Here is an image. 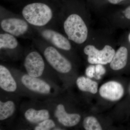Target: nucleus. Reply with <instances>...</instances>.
<instances>
[{"label":"nucleus","instance_id":"nucleus-1","mask_svg":"<svg viewBox=\"0 0 130 130\" xmlns=\"http://www.w3.org/2000/svg\"><path fill=\"white\" fill-rule=\"evenodd\" d=\"M26 21L32 25L42 26L48 23L52 19V10L48 5L41 3H34L26 6L22 10Z\"/></svg>","mask_w":130,"mask_h":130},{"label":"nucleus","instance_id":"nucleus-9","mask_svg":"<svg viewBox=\"0 0 130 130\" xmlns=\"http://www.w3.org/2000/svg\"><path fill=\"white\" fill-rule=\"evenodd\" d=\"M43 37L58 48L70 50L71 45L69 40L63 35L51 29L44 30L41 32Z\"/></svg>","mask_w":130,"mask_h":130},{"label":"nucleus","instance_id":"nucleus-13","mask_svg":"<svg viewBox=\"0 0 130 130\" xmlns=\"http://www.w3.org/2000/svg\"><path fill=\"white\" fill-rule=\"evenodd\" d=\"M24 115L28 121L32 123L41 122L48 119L50 117L49 113L46 109L37 110L32 108L28 109Z\"/></svg>","mask_w":130,"mask_h":130},{"label":"nucleus","instance_id":"nucleus-15","mask_svg":"<svg viewBox=\"0 0 130 130\" xmlns=\"http://www.w3.org/2000/svg\"><path fill=\"white\" fill-rule=\"evenodd\" d=\"M18 42L14 36L9 33L0 35V48L13 49L16 48Z\"/></svg>","mask_w":130,"mask_h":130},{"label":"nucleus","instance_id":"nucleus-2","mask_svg":"<svg viewBox=\"0 0 130 130\" xmlns=\"http://www.w3.org/2000/svg\"><path fill=\"white\" fill-rule=\"evenodd\" d=\"M64 30L69 40L77 44L83 43L87 39L88 29L83 19L78 14H71L65 20Z\"/></svg>","mask_w":130,"mask_h":130},{"label":"nucleus","instance_id":"nucleus-12","mask_svg":"<svg viewBox=\"0 0 130 130\" xmlns=\"http://www.w3.org/2000/svg\"><path fill=\"white\" fill-rule=\"evenodd\" d=\"M0 87L7 92H14L17 89L16 81L9 70L2 65L0 66Z\"/></svg>","mask_w":130,"mask_h":130},{"label":"nucleus","instance_id":"nucleus-8","mask_svg":"<svg viewBox=\"0 0 130 130\" xmlns=\"http://www.w3.org/2000/svg\"><path fill=\"white\" fill-rule=\"evenodd\" d=\"M21 81L25 87L32 91L42 94H48L50 92L51 87L49 85L37 77L25 74L21 77Z\"/></svg>","mask_w":130,"mask_h":130},{"label":"nucleus","instance_id":"nucleus-23","mask_svg":"<svg viewBox=\"0 0 130 130\" xmlns=\"http://www.w3.org/2000/svg\"><path fill=\"white\" fill-rule=\"evenodd\" d=\"M128 42H129V43L130 44V32H129V34H128Z\"/></svg>","mask_w":130,"mask_h":130},{"label":"nucleus","instance_id":"nucleus-5","mask_svg":"<svg viewBox=\"0 0 130 130\" xmlns=\"http://www.w3.org/2000/svg\"><path fill=\"white\" fill-rule=\"evenodd\" d=\"M24 66L29 75L38 77L41 76L44 71V60L39 53L32 51L26 57Z\"/></svg>","mask_w":130,"mask_h":130},{"label":"nucleus","instance_id":"nucleus-4","mask_svg":"<svg viewBox=\"0 0 130 130\" xmlns=\"http://www.w3.org/2000/svg\"><path fill=\"white\" fill-rule=\"evenodd\" d=\"M44 55L49 64L58 72L67 73L71 70L70 61L54 47L49 46L45 49Z\"/></svg>","mask_w":130,"mask_h":130},{"label":"nucleus","instance_id":"nucleus-17","mask_svg":"<svg viewBox=\"0 0 130 130\" xmlns=\"http://www.w3.org/2000/svg\"><path fill=\"white\" fill-rule=\"evenodd\" d=\"M83 126L86 130H102L99 121L94 116H88L85 118L84 120Z\"/></svg>","mask_w":130,"mask_h":130},{"label":"nucleus","instance_id":"nucleus-18","mask_svg":"<svg viewBox=\"0 0 130 130\" xmlns=\"http://www.w3.org/2000/svg\"><path fill=\"white\" fill-rule=\"evenodd\" d=\"M55 124L53 120L51 119L45 120L42 121L35 128L36 130H49L54 128Z\"/></svg>","mask_w":130,"mask_h":130},{"label":"nucleus","instance_id":"nucleus-24","mask_svg":"<svg viewBox=\"0 0 130 130\" xmlns=\"http://www.w3.org/2000/svg\"><path fill=\"white\" fill-rule=\"evenodd\" d=\"M128 90H129V93L130 95V84L129 85V88H128Z\"/></svg>","mask_w":130,"mask_h":130},{"label":"nucleus","instance_id":"nucleus-3","mask_svg":"<svg viewBox=\"0 0 130 130\" xmlns=\"http://www.w3.org/2000/svg\"><path fill=\"white\" fill-rule=\"evenodd\" d=\"M84 51L88 56L89 63L92 64L105 65L111 63L116 52L108 45H105L102 50H99L93 45H87L84 48Z\"/></svg>","mask_w":130,"mask_h":130},{"label":"nucleus","instance_id":"nucleus-19","mask_svg":"<svg viewBox=\"0 0 130 130\" xmlns=\"http://www.w3.org/2000/svg\"><path fill=\"white\" fill-rule=\"evenodd\" d=\"M95 72V66L94 65H90L88 67L86 68L85 71L86 76L90 78L93 77Z\"/></svg>","mask_w":130,"mask_h":130},{"label":"nucleus","instance_id":"nucleus-16","mask_svg":"<svg viewBox=\"0 0 130 130\" xmlns=\"http://www.w3.org/2000/svg\"><path fill=\"white\" fill-rule=\"evenodd\" d=\"M15 106L12 101L6 102H0V120H3L8 118L14 113Z\"/></svg>","mask_w":130,"mask_h":130},{"label":"nucleus","instance_id":"nucleus-20","mask_svg":"<svg viewBox=\"0 0 130 130\" xmlns=\"http://www.w3.org/2000/svg\"><path fill=\"white\" fill-rule=\"evenodd\" d=\"M95 72L99 75H102L106 72V70L103 65L97 64L95 66Z\"/></svg>","mask_w":130,"mask_h":130},{"label":"nucleus","instance_id":"nucleus-21","mask_svg":"<svg viewBox=\"0 0 130 130\" xmlns=\"http://www.w3.org/2000/svg\"><path fill=\"white\" fill-rule=\"evenodd\" d=\"M123 13L125 18L130 21V5L123 11Z\"/></svg>","mask_w":130,"mask_h":130},{"label":"nucleus","instance_id":"nucleus-22","mask_svg":"<svg viewBox=\"0 0 130 130\" xmlns=\"http://www.w3.org/2000/svg\"><path fill=\"white\" fill-rule=\"evenodd\" d=\"M108 1L111 4L116 5V4H119L120 3L122 2L127 1V0H108Z\"/></svg>","mask_w":130,"mask_h":130},{"label":"nucleus","instance_id":"nucleus-7","mask_svg":"<svg viewBox=\"0 0 130 130\" xmlns=\"http://www.w3.org/2000/svg\"><path fill=\"white\" fill-rule=\"evenodd\" d=\"M1 26L5 32L15 37L23 35L28 29L26 22L21 19L14 18L3 20L1 22Z\"/></svg>","mask_w":130,"mask_h":130},{"label":"nucleus","instance_id":"nucleus-14","mask_svg":"<svg viewBox=\"0 0 130 130\" xmlns=\"http://www.w3.org/2000/svg\"><path fill=\"white\" fill-rule=\"evenodd\" d=\"M77 86L80 90L95 94L97 93L98 84L95 81L84 77H81L77 79Z\"/></svg>","mask_w":130,"mask_h":130},{"label":"nucleus","instance_id":"nucleus-6","mask_svg":"<svg viewBox=\"0 0 130 130\" xmlns=\"http://www.w3.org/2000/svg\"><path fill=\"white\" fill-rule=\"evenodd\" d=\"M101 97L106 100L115 101L119 100L124 94V89L121 84L115 81H110L103 84L99 89Z\"/></svg>","mask_w":130,"mask_h":130},{"label":"nucleus","instance_id":"nucleus-11","mask_svg":"<svg viewBox=\"0 0 130 130\" xmlns=\"http://www.w3.org/2000/svg\"><path fill=\"white\" fill-rule=\"evenodd\" d=\"M129 52L127 47L121 46L115 52L110 63L112 70L118 71L125 67L128 63Z\"/></svg>","mask_w":130,"mask_h":130},{"label":"nucleus","instance_id":"nucleus-10","mask_svg":"<svg viewBox=\"0 0 130 130\" xmlns=\"http://www.w3.org/2000/svg\"><path fill=\"white\" fill-rule=\"evenodd\" d=\"M55 115L60 123L67 127L76 125L81 120V116L78 114L67 113L64 105L62 104L57 106Z\"/></svg>","mask_w":130,"mask_h":130}]
</instances>
